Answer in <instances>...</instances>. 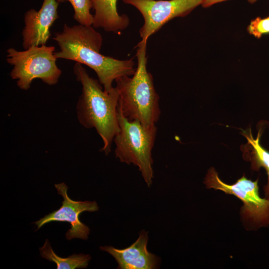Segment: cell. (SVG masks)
Wrapping results in <instances>:
<instances>
[{"instance_id": "cell-1", "label": "cell", "mask_w": 269, "mask_h": 269, "mask_svg": "<svg viewBox=\"0 0 269 269\" xmlns=\"http://www.w3.org/2000/svg\"><path fill=\"white\" fill-rule=\"evenodd\" d=\"M94 28L92 25L65 23L62 31L53 38L59 47L54 54L57 59L74 61L92 69L104 91L109 92L114 81L122 76H132L136 67L134 58L119 60L101 54L103 38Z\"/></svg>"}, {"instance_id": "cell-2", "label": "cell", "mask_w": 269, "mask_h": 269, "mask_svg": "<svg viewBox=\"0 0 269 269\" xmlns=\"http://www.w3.org/2000/svg\"><path fill=\"white\" fill-rule=\"evenodd\" d=\"M74 73L82 85V93L77 103L78 121L86 129L94 128L103 140L101 150L106 155L120 131L118 114L120 95L116 87L109 92L101 83L90 77L82 64L76 62Z\"/></svg>"}, {"instance_id": "cell-3", "label": "cell", "mask_w": 269, "mask_h": 269, "mask_svg": "<svg viewBox=\"0 0 269 269\" xmlns=\"http://www.w3.org/2000/svg\"><path fill=\"white\" fill-rule=\"evenodd\" d=\"M147 41L141 40L136 46L134 74L120 77L115 82L120 95L118 110L129 120L150 125L158 121L160 110L152 75L147 70Z\"/></svg>"}, {"instance_id": "cell-4", "label": "cell", "mask_w": 269, "mask_h": 269, "mask_svg": "<svg viewBox=\"0 0 269 269\" xmlns=\"http://www.w3.org/2000/svg\"><path fill=\"white\" fill-rule=\"evenodd\" d=\"M118 118L120 131L113 140L116 157L121 162L138 167L149 187L153 178L151 151L157 133L155 124L145 125L137 121L129 120L119 110Z\"/></svg>"}, {"instance_id": "cell-5", "label": "cell", "mask_w": 269, "mask_h": 269, "mask_svg": "<svg viewBox=\"0 0 269 269\" xmlns=\"http://www.w3.org/2000/svg\"><path fill=\"white\" fill-rule=\"evenodd\" d=\"M55 49L54 46L43 45L23 51L13 48L6 50V61L13 66L10 76L17 80L20 89L28 90L35 79H40L49 85L58 83L62 71L56 63Z\"/></svg>"}, {"instance_id": "cell-6", "label": "cell", "mask_w": 269, "mask_h": 269, "mask_svg": "<svg viewBox=\"0 0 269 269\" xmlns=\"http://www.w3.org/2000/svg\"><path fill=\"white\" fill-rule=\"evenodd\" d=\"M204 0H123L135 7L143 16L144 23L139 32L141 40L145 41L169 20L186 16Z\"/></svg>"}, {"instance_id": "cell-7", "label": "cell", "mask_w": 269, "mask_h": 269, "mask_svg": "<svg viewBox=\"0 0 269 269\" xmlns=\"http://www.w3.org/2000/svg\"><path fill=\"white\" fill-rule=\"evenodd\" d=\"M207 188L234 195L243 203V213L247 218L259 224L269 221V201L260 196L258 180L252 181L243 176L232 185L223 182L214 168L208 171L205 179Z\"/></svg>"}, {"instance_id": "cell-8", "label": "cell", "mask_w": 269, "mask_h": 269, "mask_svg": "<svg viewBox=\"0 0 269 269\" xmlns=\"http://www.w3.org/2000/svg\"><path fill=\"white\" fill-rule=\"evenodd\" d=\"M58 193L63 197L61 206L34 223L37 226V230L45 224L51 222H66L70 224V228L66 233L67 240L78 238L87 240L90 234V228L81 222L79 218L80 213L85 212H96L99 206L95 201H74L67 194L68 186L61 183L55 184Z\"/></svg>"}, {"instance_id": "cell-9", "label": "cell", "mask_w": 269, "mask_h": 269, "mask_svg": "<svg viewBox=\"0 0 269 269\" xmlns=\"http://www.w3.org/2000/svg\"><path fill=\"white\" fill-rule=\"evenodd\" d=\"M58 3L57 0H43L38 11L30 9L25 12L21 33L24 50L46 44L51 35L50 28L59 17Z\"/></svg>"}, {"instance_id": "cell-10", "label": "cell", "mask_w": 269, "mask_h": 269, "mask_svg": "<svg viewBox=\"0 0 269 269\" xmlns=\"http://www.w3.org/2000/svg\"><path fill=\"white\" fill-rule=\"evenodd\" d=\"M148 232L141 230L135 242L124 249L112 246L100 247L102 251L112 255L117 261L120 269H154L160 264V258L148 251Z\"/></svg>"}, {"instance_id": "cell-11", "label": "cell", "mask_w": 269, "mask_h": 269, "mask_svg": "<svg viewBox=\"0 0 269 269\" xmlns=\"http://www.w3.org/2000/svg\"><path fill=\"white\" fill-rule=\"evenodd\" d=\"M117 0H91L95 10L92 25L94 28H102L107 32L119 33L128 27L129 17L125 14H119Z\"/></svg>"}, {"instance_id": "cell-12", "label": "cell", "mask_w": 269, "mask_h": 269, "mask_svg": "<svg viewBox=\"0 0 269 269\" xmlns=\"http://www.w3.org/2000/svg\"><path fill=\"white\" fill-rule=\"evenodd\" d=\"M39 250L41 257L55 263L57 269L86 268L91 259L90 255L83 254H73L67 258L60 257L54 253L48 239H46Z\"/></svg>"}, {"instance_id": "cell-13", "label": "cell", "mask_w": 269, "mask_h": 269, "mask_svg": "<svg viewBox=\"0 0 269 269\" xmlns=\"http://www.w3.org/2000/svg\"><path fill=\"white\" fill-rule=\"evenodd\" d=\"M248 141V143L253 148V164L254 169H258L263 167L266 170L268 174V183L266 186L265 192L267 196H269V152L262 146L260 144V131L257 137L254 139L251 132L244 134Z\"/></svg>"}, {"instance_id": "cell-14", "label": "cell", "mask_w": 269, "mask_h": 269, "mask_svg": "<svg viewBox=\"0 0 269 269\" xmlns=\"http://www.w3.org/2000/svg\"><path fill=\"white\" fill-rule=\"evenodd\" d=\"M74 9V18L79 23L85 25H92L94 15L90 12L92 8L91 0H67Z\"/></svg>"}, {"instance_id": "cell-15", "label": "cell", "mask_w": 269, "mask_h": 269, "mask_svg": "<svg viewBox=\"0 0 269 269\" xmlns=\"http://www.w3.org/2000/svg\"><path fill=\"white\" fill-rule=\"evenodd\" d=\"M250 34L260 38L263 34L269 33V16L265 18L260 17L252 20L247 28Z\"/></svg>"}, {"instance_id": "cell-16", "label": "cell", "mask_w": 269, "mask_h": 269, "mask_svg": "<svg viewBox=\"0 0 269 269\" xmlns=\"http://www.w3.org/2000/svg\"><path fill=\"white\" fill-rule=\"evenodd\" d=\"M228 0H205L201 5L203 7H208L213 5L214 4L219 3ZM257 0H248V1L252 3L256 2Z\"/></svg>"}, {"instance_id": "cell-17", "label": "cell", "mask_w": 269, "mask_h": 269, "mask_svg": "<svg viewBox=\"0 0 269 269\" xmlns=\"http://www.w3.org/2000/svg\"><path fill=\"white\" fill-rule=\"evenodd\" d=\"M67 0H57V1L58 2H64L65 1H66Z\"/></svg>"}, {"instance_id": "cell-18", "label": "cell", "mask_w": 269, "mask_h": 269, "mask_svg": "<svg viewBox=\"0 0 269 269\" xmlns=\"http://www.w3.org/2000/svg\"><path fill=\"white\" fill-rule=\"evenodd\" d=\"M268 200H269V198H268Z\"/></svg>"}]
</instances>
